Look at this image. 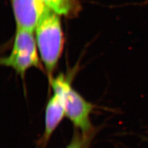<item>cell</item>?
<instances>
[{
    "mask_svg": "<svg viewBox=\"0 0 148 148\" xmlns=\"http://www.w3.org/2000/svg\"><path fill=\"white\" fill-rule=\"evenodd\" d=\"M35 35L40 59L50 80L53 78L64 46L60 16L50 10L37 25Z\"/></svg>",
    "mask_w": 148,
    "mask_h": 148,
    "instance_id": "cell-1",
    "label": "cell"
},
{
    "mask_svg": "<svg viewBox=\"0 0 148 148\" xmlns=\"http://www.w3.org/2000/svg\"><path fill=\"white\" fill-rule=\"evenodd\" d=\"M49 81L53 92L58 94L62 100L66 116L83 135H92L90 114L94 105L73 88L70 78L64 74L52 78Z\"/></svg>",
    "mask_w": 148,
    "mask_h": 148,
    "instance_id": "cell-2",
    "label": "cell"
},
{
    "mask_svg": "<svg viewBox=\"0 0 148 148\" xmlns=\"http://www.w3.org/2000/svg\"><path fill=\"white\" fill-rule=\"evenodd\" d=\"M34 33L16 28L11 52L0 61L2 66L12 69L22 78L32 67L41 69Z\"/></svg>",
    "mask_w": 148,
    "mask_h": 148,
    "instance_id": "cell-3",
    "label": "cell"
},
{
    "mask_svg": "<svg viewBox=\"0 0 148 148\" xmlns=\"http://www.w3.org/2000/svg\"><path fill=\"white\" fill-rule=\"evenodd\" d=\"M16 28L35 32V29L50 9L42 0H9Z\"/></svg>",
    "mask_w": 148,
    "mask_h": 148,
    "instance_id": "cell-4",
    "label": "cell"
},
{
    "mask_svg": "<svg viewBox=\"0 0 148 148\" xmlns=\"http://www.w3.org/2000/svg\"><path fill=\"white\" fill-rule=\"evenodd\" d=\"M64 115H66V114L62 100L58 94L54 92L46 107L43 143L49 140V138L61 123Z\"/></svg>",
    "mask_w": 148,
    "mask_h": 148,
    "instance_id": "cell-5",
    "label": "cell"
},
{
    "mask_svg": "<svg viewBox=\"0 0 148 148\" xmlns=\"http://www.w3.org/2000/svg\"><path fill=\"white\" fill-rule=\"evenodd\" d=\"M50 10L60 16L75 18L82 9L80 0H42Z\"/></svg>",
    "mask_w": 148,
    "mask_h": 148,
    "instance_id": "cell-6",
    "label": "cell"
},
{
    "mask_svg": "<svg viewBox=\"0 0 148 148\" xmlns=\"http://www.w3.org/2000/svg\"><path fill=\"white\" fill-rule=\"evenodd\" d=\"M92 135H83L78 130L75 131L72 141L66 148H89Z\"/></svg>",
    "mask_w": 148,
    "mask_h": 148,
    "instance_id": "cell-7",
    "label": "cell"
}]
</instances>
